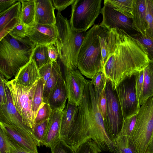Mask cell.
I'll list each match as a JSON object with an SVG mask.
<instances>
[{
  "instance_id": "6da1fadb",
  "label": "cell",
  "mask_w": 153,
  "mask_h": 153,
  "mask_svg": "<svg viewBox=\"0 0 153 153\" xmlns=\"http://www.w3.org/2000/svg\"><path fill=\"white\" fill-rule=\"evenodd\" d=\"M108 42L109 55L103 72L115 89L125 78L143 69L149 60L142 46L122 30H108Z\"/></svg>"
},
{
  "instance_id": "7a4b0ae2",
  "label": "cell",
  "mask_w": 153,
  "mask_h": 153,
  "mask_svg": "<svg viewBox=\"0 0 153 153\" xmlns=\"http://www.w3.org/2000/svg\"><path fill=\"white\" fill-rule=\"evenodd\" d=\"M89 139H92L102 151L116 153L115 144L106 131L95 90L90 81L85 86L76 121L65 142L75 152Z\"/></svg>"
},
{
  "instance_id": "3957f363",
  "label": "cell",
  "mask_w": 153,
  "mask_h": 153,
  "mask_svg": "<svg viewBox=\"0 0 153 153\" xmlns=\"http://www.w3.org/2000/svg\"><path fill=\"white\" fill-rule=\"evenodd\" d=\"M27 36L21 39L9 33L0 40V73L7 80L31 59L36 46Z\"/></svg>"
},
{
  "instance_id": "277c9868",
  "label": "cell",
  "mask_w": 153,
  "mask_h": 153,
  "mask_svg": "<svg viewBox=\"0 0 153 153\" xmlns=\"http://www.w3.org/2000/svg\"><path fill=\"white\" fill-rule=\"evenodd\" d=\"M56 19L57 34L56 45L58 57L64 69H78V54L86 32L72 30L69 20L59 11L57 12Z\"/></svg>"
},
{
  "instance_id": "5b68a950",
  "label": "cell",
  "mask_w": 153,
  "mask_h": 153,
  "mask_svg": "<svg viewBox=\"0 0 153 153\" xmlns=\"http://www.w3.org/2000/svg\"><path fill=\"white\" fill-rule=\"evenodd\" d=\"M99 27V25H95L86 32L77 57L78 69L82 74L91 79L98 72L103 71Z\"/></svg>"
},
{
  "instance_id": "8992f818",
  "label": "cell",
  "mask_w": 153,
  "mask_h": 153,
  "mask_svg": "<svg viewBox=\"0 0 153 153\" xmlns=\"http://www.w3.org/2000/svg\"><path fill=\"white\" fill-rule=\"evenodd\" d=\"M153 135V96L140 106L131 139L138 153H146Z\"/></svg>"
},
{
  "instance_id": "52a82bcc",
  "label": "cell",
  "mask_w": 153,
  "mask_h": 153,
  "mask_svg": "<svg viewBox=\"0 0 153 153\" xmlns=\"http://www.w3.org/2000/svg\"><path fill=\"white\" fill-rule=\"evenodd\" d=\"M38 81L31 86L18 84L14 79L7 81L14 105L21 116L24 123L32 130L35 124L32 117V104Z\"/></svg>"
},
{
  "instance_id": "ba28073f",
  "label": "cell",
  "mask_w": 153,
  "mask_h": 153,
  "mask_svg": "<svg viewBox=\"0 0 153 153\" xmlns=\"http://www.w3.org/2000/svg\"><path fill=\"white\" fill-rule=\"evenodd\" d=\"M101 0H75L71 5L70 24L72 30L86 32L101 13Z\"/></svg>"
},
{
  "instance_id": "9c48e42d",
  "label": "cell",
  "mask_w": 153,
  "mask_h": 153,
  "mask_svg": "<svg viewBox=\"0 0 153 153\" xmlns=\"http://www.w3.org/2000/svg\"><path fill=\"white\" fill-rule=\"evenodd\" d=\"M105 92L107 102L106 115L104 121L105 127L109 137L114 143L122 130L124 119L116 90L108 79Z\"/></svg>"
},
{
  "instance_id": "30bf717a",
  "label": "cell",
  "mask_w": 153,
  "mask_h": 153,
  "mask_svg": "<svg viewBox=\"0 0 153 153\" xmlns=\"http://www.w3.org/2000/svg\"><path fill=\"white\" fill-rule=\"evenodd\" d=\"M136 77V72L124 79L115 88L124 119L137 114L140 107L135 88Z\"/></svg>"
},
{
  "instance_id": "8fae6325",
  "label": "cell",
  "mask_w": 153,
  "mask_h": 153,
  "mask_svg": "<svg viewBox=\"0 0 153 153\" xmlns=\"http://www.w3.org/2000/svg\"><path fill=\"white\" fill-rule=\"evenodd\" d=\"M5 83L7 102L0 107V122L10 125L16 129L30 136L34 140L37 146L39 143L34 136L32 130L23 123L22 118L14 105L10 91Z\"/></svg>"
},
{
  "instance_id": "7c38bea8",
  "label": "cell",
  "mask_w": 153,
  "mask_h": 153,
  "mask_svg": "<svg viewBox=\"0 0 153 153\" xmlns=\"http://www.w3.org/2000/svg\"><path fill=\"white\" fill-rule=\"evenodd\" d=\"M101 13L102 20L100 25L108 30L116 28L123 31L132 38L140 33L134 26L132 18L113 8L104 4Z\"/></svg>"
},
{
  "instance_id": "4fadbf2b",
  "label": "cell",
  "mask_w": 153,
  "mask_h": 153,
  "mask_svg": "<svg viewBox=\"0 0 153 153\" xmlns=\"http://www.w3.org/2000/svg\"><path fill=\"white\" fill-rule=\"evenodd\" d=\"M65 79L68 92V102L79 106L87 80L78 69H64Z\"/></svg>"
},
{
  "instance_id": "5bb4252c",
  "label": "cell",
  "mask_w": 153,
  "mask_h": 153,
  "mask_svg": "<svg viewBox=\"0 0 153 153\" xmlns=\"http://www.w3.org/2000/svg\"><path fill=\"white\" fill-rule=\"evenodd\" d=\"M57 31L56 25L35 23L27 27L26 36L36 46L56 44Z\"/></svg>"
},
{
  "instance_id": "9a60e30c",
  "label": "cell",
  "mask_w": 153,
  "mask_h": 153,
  "mask_svg": "<svg viewBox=\"0 0 153 153\" xmlns=\"http://www.w3.org/2000/svg\"><path fill=\"white\" fill-rule=\"evenodd\" d=\"M22 5L19 0L7 10L0 13V40L18 25Z\"/></svg>"
},
{
  "instance_id": "2e32d148",
  "label": "cell",
  "mask_w": 153,
  "mask_h": 153,
  "mask_svg": "<svg viewBox=\"0 0 153 153\" xmlns=\"http://www.w3.org/2000/svg\"><path fill=\"white\" fill-rule=\"evenodd\" d=\"M64 110L59 109L52 111L46 134L42 145L51 148L60 140L61 120Z\"/></svg>"
},
{
  "instance_id": "e0dca14e",
  "label": "cell",
  "mask_w": 153,
  "mask_h": 153,
  "mask_svg": "<svg viewBox=\"0 0 153 153\" xmlns=\"http://www.w3.org/2000/svg\"><path fill=\"white\" fill-rule=\"evenodd\" d=\"M0 128L7 136L25 150L31 153H38L35 142L28 135L1 122Z\"/></svg>"
},
{
  "instance_id": "ac0fdd59",
  "label": "cell",
  "mask_w": 153,
  "mask_h": 153,
  "mask_svg": "<svg viewBox=\"0 0 153 153\" xmlns=\"http://www.w3.org/2000/svg\"><path fill=\"white\" fill-rule=\"evenodd\" d=\"M68 97L66 82L62 76L59 79L47 97V102L52 111L59 109H64Z\"/></svg>"
},
{
  "instance_id": "d6986e66",
  "label": "cell",
  "mask_w": 153,
  "mask_h": 153,
  "mask_svg": "<svg viewBox=\"0 0 153 153\" xmlns=\"http://www.w3.org/2000/svg\"><path fill=\"white\" fill-rule=\"evenodd\" d=\"M36 3L35 23L39 24L56 25V17L52 0H35Z\"/></svg>"
},
{
  "instance_id": "ffe728a7",
  "label": "cell",
  "mask_w": 153,
  "mask_h": 153,
  "mask_svg": "<svg viewBox=\"0 0 153 153\" xmlns=\"http://www.w3.org/2000/svg\"><path fill=\"white\" fill-rule=\"evenodd\" d=\"M79 106L68 102L61 122L60 140L65 142L70 134L77 117Z\"/></svg>"
},
{
  "instance_id": "44dd1931",
  "label": "cell",
  "mask_w": 153,
  "mask_h": 153,
  "mask_svg": "<svg viewBox=\"0 0 153 153\" xmlns=\"http://www.w3.org/2000/svg\"><path fill=\"white\" fill-rule=\"evenodd\" d=\"M41 78L36 63L31 59L29 62L20 69L14 79L18 84L28 86L33 85Z\"/></svg>"
},
{
  "instance_id": "7402d4cb",
  "label": "cell",
  "mask_w": 153,
  "mask_h": 153,
  "mask_svg": "<svg viewBox=\"0 0 153 153\" xmlns=\"http://www.w3.org/2000/svg\"><path fill=\"white\" fill-rule=\"evenodd\" d=\"M132 13L134 26L141 34L146 36L147 28L146 0H134Z\"/></svg>"
},
{
  "instance_id": "603a6c76",
  "label": "cell",
  "mask_w": 153,
  "mask_h": 153,
  "mask_svg": "<svg viewBox=\"0 0 153 153\" xmlns=\"http://www.w3.org/2000/svg\"><path fill=\"white\" fill-rule=\"evenodd\" d=\"M144 71L143 85L139 99L140 105L148 99L153 96V61H149Z\"/></svg>"
},
{
  "instance_id": "cb8c5ba5",
  "label": "cell",
  "mask_w": 153,
  "mask_h": 153,
  "mask_svg": "<svg viewBox=\"0 0 153 153\" xmlns=\"http://www.w3.org/2000/svg\"><path fill=\"white\" fill-rule=\"evenodd\" d=\"M19 1L22 3L19 17L20 22L28 27L33 26L35 24L36 3L35 0Z\"/></svg>"
},
{
  "instance_id": "d4e9b609",
  "label": "cell",
  "mask_w": 153,
  "mask_h": 153,
  "mask_svg": "<svg viewBox=\"0 0 153 153\" xmlns=\"http://www.w3.org/2000/svg\"><path fill=\"white\" fill-rule=\"evenodd\" d=\"M133 1L134 0H104V3L128 17L132 18Z\"/></svg>"
},
{
  "instance_id": "484cf974",
  "label": "cell",
  "mask_w": 153,
  "mask_h": 153,
  "mask_svg": "<svg viewBox=\"0 0 153 153\" xmlns=\"http://www.w3.org/2000/svg\"><path fill=\"white\" fill-rule=\"evenodd\" d=\"M53 62L51 74L45 84L43 90V102H47V98L56 84L59 79L62 76L61 68L57 61Z\"/></svg>"
},
{
  "instance_id": "4316f807",
  "label": "cell",
  "mask_w": 153,
  "mask_h": 153,
  "mask_svg": "<svg viewBox=\"0 0 153 153\" xmlns=\"http://www.w3.org/2000/svg\"><path fill=\"white\" fill-rule=\"evenodd\" d=\"M114 143L116 153H138L129 137L119 135Z\"/></svg>"
},
{
  "instance_id": "83f0119b",
  "label": "cell",
  "mask_w": 153,
  "mask_h": 153,
  "mask_svg": "<svg viewBox=\"0 0 153 153\" xmlns=\"http://www.w3.org/2000/svg\"><path fill=\"white\" fill-rule=\"evenodd\" d=\"M31 59L35 62L38 69L51 61L49 56L48 46H36Z\"/></svg>"
},
{
  "instance_id": "f1b7e54d",
  "label": "cell",
  "mask_w": 153,
  "mask_h": 153,
  "mask_svg": "<svg viewBox=\"0 0 153 153\" xmlns=\"http://www.w3.org/2000/svg\"><path fill=\"white\" fill-rule=\"evenodd\" d=\"M45 83L41 78L38 81L33 100L32 117L35 124V121L39 107L43 102V90Z\"/></svg>"
},
{
  "instance_id": "f546056e",
  "label": "cell",
  "mask_w": 153,
  "mask_h": 153,
  "mask_svg": "<svg viewBox=\"0 0 153 153\" xmlns=\"http://www.w3.org/2000/svg\"><path fill=\"white\" fill-rule=\"evenodd\" d=\"M98 38L101 48L103 67L108 58L109 47L108 42V30L99 25Z\"/></svg>"
},
{
  "instance_id": "4dcf8cb0",
  "label": "cell",
  "mask_w": 153,
  "mask_h": 153,
  "mask_svg": "<svg viewBox=\"0 0 153 153\" xmlns=\"http://www.w3.org/2000/svg\"><path fill=\"white\" fill-rule=\"evenodd\" d=\"M133 38L142 46L146 53L149 61H153V41L148 37L144 36L140 33Z\"/></svg>"
},
{
  "instance_id": "1f68e13d",
  "label": "cell",
  "mask_w": 153,
  "mask_h": 153,
  "mask_svg": "<svg viewBox=\"0 0 153 153\" xmlns=\"http://www.w3.org/2000/svg\"><path fill=\"white\" fill-rule=\"evenodd\" d=\"M107 80L103 71H99L93 76L90 82L94 86L96 95H99L105 89Z\"/></svg>"
},
{
  "instance_id": "d6a6232c",
  "label": "cell",
  "mask_w": 153,
  "mask_h": 153,
  "mask_svg": "<svg viewBox=\"0 0 153 153\" xmlns=\"http://www.w3.org/2000/svg\"><path fill=\"white\" fill-rule=\"evenodd\" d=\"M49 119L35 124L32 130L35 138L40 144L43 142L47 132Z\"/></svg>"
},
{
  "instance_id": "836d02e7",
  "label": "cell",
  "mask_w": 153,
  "mask_h": 153,
  "mask_svg": "<svg viewBox=\"0 0 153 153\" xmlns=\"http://www.w3.org/2000/svg\"><path fill=\"white\" fill-rule=\"evenodd\" d=\"M147 28L146 36L153 41V4L152 0H146Z\"/></svg>"
},
{
  "instance_id": "e575fe53",
  "label": "cell",
  "mask_w": 153,
  "mask_h": 153,
  "mask_svg": "<svg viewBox=\"0 0 153 153\" xmlns=\"http://www.w3.org/2000/svg\"><path fill=\"white\" fill-rule=\"evenodd\" d=\"M102 152L96 143L89 139L81 144L75 151V153H100Z\"/></svg>"
},
{
  "instance_id": "d590c367",
  "label": "cell",
  "mask_w": 153,
  "mask_h": 153,
  "mask_svg": "<svg viewBox=\"0 0 153 153\" xmlns=\"http://www.w3.org/2000/svg\"><path fill=\"white\" fill-rule=\"evenodd\" d=\"M137 116V114L134 115L124 119L122 130L118 135L131 137L135 125Z\"/></svg>"
},
{
  "instance_id": "8d00e7d4",
  "label": "cell",
  "mask_w": 153,
  "mask_h": 153,
  "mask_svg": "<svg viewBox=\"0 0 153 153\" xmlns=\"http://www.w3.org/2000/svg\"><path fill=\"white\" fill-rule=\"evenodd\" d=\"M52 111L47 102H43L38 110L35 119V125L44 120L49 119Z\"/></svg>"
},
{
  "instance_id": "74e56055",
  "label": "cell",
  "mask_w": 153,
  "mask_h": 153,
  "mask_svg": "<svg viewBox=\"0 0 153 153\" xmlns=\"http://www.w3.org/2000/svg\"><path fill=\"white\" fill-rule=\"evenodd\" d=\"M95 95L98 108L104 121L106 117L107 106L105 88L99 95L96 94Z\"/></svg>"
},
{
  "instance_id": "f35d334b",
  "label": "cell",
  "mask_w": 153,
  "mask_h": 153,
  "mask_svg": "<svg viewBox=\"0 0 153 153\" xmlns=\"http://www.w3.org/2000/svg\"><path fill=\"white\" fill-rule=\"evenodd\" d=\"M51 148V153H75L70 146L60 140Z\"/></svg>"
},
{
  "instance_id": "ab89813d",
  "label": "cell",
  "mask_w": 153,
  "mask_h": 153,
  "mask_svg": "<svg viewBox=\"0 0 153 153\" xmlns=\"http://www.w3.org/2000/svg\"><path fill=\"white\" fill-rule=\"evenodd\" d=\"M27 27L23 23L20 22L9 33L15 39H21L26 36Z\"/></svg>"
},
{
  "instance_id": "60d3db41",
  "label": "cell",
  "mask_w": 153,
  "mask_h": 153,
  "mask_svg": "<svg viewBox=\"0 0 153 153\" xmlns=\"http://www.w3.org/2000/svg\"><path fill=\"white\" fill-rule=\"evenodd\" d=\"M53 67V62L50 61L39 69V74L45 84L51 74Z\"/></svg>"
},
{
  "instance_id": "b9f144b4",
  "label": "cell",
  "mask_w": 153,
  "mask_h": 153,
  "mask_svg": "<svg viewBox=\"0 0 153 153\" xmlns=\"http://www.w3.org/2000/svg\"><path fill=\"white\" fill-rule=\"evenodd\" d=\"M144 77V69L136 72L135 88L138 100L143 88Z\"/></svg>"
},
{
  "instance_id": "7bdbcfd3",
  "label": "cell",
  "mask_w": 153,
  "mask_h": 153,
  "mask_svg": "<svg viewBox=\"0 0 153 153\" xmlns=\"http://www.w3.org/2000/svg\"><path fill=\"white\" fill-rule=\"evenodd\" d=\"M0 153H11L6 135L0 128Z\"/></svg>"
},
{
  "instance_id": "ee69618b",
  "label": "cell",
  "mask_w": 153,
  "mask_h": 153,
  "mask_svg": "<svg viewBox=\"0 0 153 153\" xmlns=\"http://www.w3.org/2000/svg\"><path fill=\"white\" fill-rule=\"evenodd\" d=\"M0 107L5 105L7 99L5 89V83L6 80L2 75L0 74Z\"/></svg>"
},
{
  "instance_id": "f6af8a7d",
  "label": "cell",
  "mask_w": 153,
  "mask_h": 153,
  "mask_svg": "<svg viewBox=\"0 0 153 153\" xmlns=\"http://www.w3.org/2000/svg\"><path fill=\"white\" fill-rule=\"evenodd\" d=\"M75 0H52L53 5L58 11L61 12L64 10L68 6L72 5Z\"/></svg>"
},
{
  "instance_id": "bcb514c9",
  "label": "cell",
  "mask_w": 153,
  "mask_h": 153,
  "mask_svg": "<svg viewBox=\"0 0 153 153\" xmlns=\"http://www.w3.org/2000/svg\"><path fill=\"white\" fill-rule=\"evenodd\" d=\"M6 136L10 148L11 153H31L25 150L10 138L6 135Z\"/></svg>"
},
{
  "instance_id": "7dc6e473",
  "label": "cell",
  "mask_w": 153,
  "mask_h": 153,
  "mask_svg": "<svg viewBox=\"0 0 153 153\" xmlns=\"http://www.w3.org/2000/svg\"><path fill=\"white\" fill-rule=\"evenodd\" d=\"M49 56L51 61H57L59 54L56 44H51L47 45Z\"/></svg>"
},
{
  "instance_id": "c3c4849f",
  "label": "cell",
  "mask_w": 153,
  "mask_h": 153,
  "mask_svg": "<svg viewBox=\"0 0 153 153\" xmlns=\"http://www.w3.org/2000/svg\"><path fill=\"white\" fill-rule=\"evenodd\" d=\"M18 1L0 0V13L9 8Z\"/></svg>"
},
{
  "instance_id": "681fc988",
  "label": "cell",
  "mask_w": 153,
  "mask_h": 153,
  "mask_svg": "<svg viewBox=\"0 0 153 153\" xmlns=\"http://www.w3.org/2000/svg\"><path fill=\"white\" fill-rule=\"evenodd\" d=\"M146 153H153V135Z\"/></svg>"
},
{
  "instance_id": "f907efd6",
  "label": "cell",
  "mask_w": 153,
  "mask_h": 153,
  "mask_svg": "<svg viewBox=\"0 0 153 153\" xmlns=\"http://www.w3.org/2000/svg\"><path fill=\"white\" fill-rule=\"evenodd\" d=\"M152 0L153 4V0Z\"/></svg>"
}]
</instances>
